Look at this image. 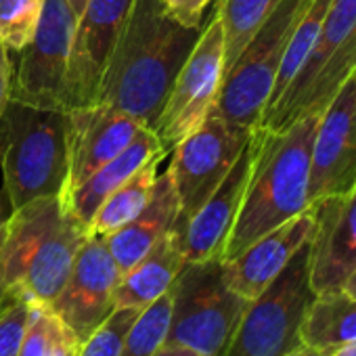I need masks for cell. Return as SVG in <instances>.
Masks as SVG:
<instances>
[{
	"mask_svg": "<svg viewBox=\"0 0 356 356\" xmlns=\"http://www.w3.org/2000/svg\"><path fill=\"white\" fill-rule=\"evenodd\" d=\"M0 168L13 210L67 183V111L9 101L0 113Z\"/></svg>",
	"mask_w": 356,
	"mask_h": 356,
	"instance_id": "277c9868",
	"label": "cell"
},
{
	"mask_svg": "<svg viewBox=\"0 0 356 356\" xmlns=\"http://www.w3.org/2000/svg\"><path fill=\"white\" fill-rule=\"evenodd\" d=\"M13 212H15V210H13V206H11V202H9L7 193H5V191H0V229L7 227V222L11 220Z\"/></svg>",
	"mask_w": 356,
	"mask_h": 356,
	"instance_id": "836d02e7",
	"label": "cell"
},
{
	"mask_svg": "<svg viewBox=\"0 0 356 356\" xmlns=\"http://www.w3.org/2000/svg\"><path fill=\"white\" fill-rule=\"evenodd\" d=\"M172 296L170 291L149 306H145L128 329L120 356H155V352L163 346L168 325H170Z\"/></svg>",
	"mask_w": 356,
	"mask_h": 356,
	"instance_id": "d4e9b609",
	"label": "cell"
},
{
	"mask_svg": "<svg viewBox=\"0 0 356 356\" xmlns=\"http://www.w3.org/2000/svg\"><path fill=\"white\" fill-rule=\"evenodd\" d=\"M214 0H161L163 11L178 24L187 28H202L206 9Z\"/></svg>",
	"mask_w": 356,
	"mask_h": 356,
	"instance_id": "f546056e",
	"label": "cell"
},
{
	"mask_svg": "<svg viewBox=\"0 0 356 356\" xmlns=\"http://www.w3.org/2000/svg\"><path fill=\"white\" fill-rule=\"evenodd\" d=\"M88 237L90 229L70 210L63 195L17 208L0 250V287L30 304L51 306Z\"/></svg>",
	"mask_w": 356,
	"mask_h": 356,
	"instance_id": "3957f363",
	"label": "cell"
},
{
	"mask_svg": "<svg viewBox=\"0 0 356 356\" xmlns=\"http://www.w3.org/2000/svg\"><path fill=\"white\" fill-rule=\"evenodd\" d=\"M185 264L187 258L183 252L181 229L174 220L172 229L120 277L115 287V308L143 310L170 291Z\"/></svg>",
	"mask_w": 356,
	"mask_h": 356,
	"instance_id": "ffe728a7",
	"label": "cell"
},
{
	"mask_svg": "<svg viewBox=\"0 0 356 356\" xmlns=\"http://www.w3.org/2000/svg\"><path fill=\"white\" fill-rule=\"evenodd\" d=\"M78 350H80V343L78 339L63 327V333L53 350V356H78Z\"/></svg>",
	"mask_w": 356,
	"mask_h": 356,
	"instance_id": "1f68e13d",
	"label": "cell"
},
{
	"mask_svg": "<svg viewBox=\"0 0 356 356\" xmlns=\"http://www.w3.org/2000/svg\"><path fill=\"white\" fill-rule=\"evenodd\" d=\"M202 30L204 26L187 28L174 22L163 11L161 0H134L95 101L107 103L153 130Z\"/></svg>",
	"mask_w": 356,
	"mask_h": 356,
	"instance_id": "6da1fadb",
	"label": "cell"
},
{
	"mask_svg": "<svg viewBox=\"0 0 356 356\" xmlns=\"http://www.w3.org/2000/svg\"><path fill=\"white\" fill-rule=\"evenodd\" d=\"M356 72V0H331L316 42L287 90L273 103L258 128L279 132L308 113H321Z\"/></svg>",
	"mask_w": 356,
	"mask_h": 356,
	"instance_id": "5b68a950",
	"label": "cell"
},
{
	"mask_svg": "<svg viewBox=\"0 0 356 356\" xmlns=\"http://www.w3.org/2000/svg\"><path fill=\"white\" fill-rule=\"evenodd\" d=\"M354 74H356V72H354Z\"/></svg>",
	"mask_w": 356,
	"mask_h": 356,
	"instance_id": "f35d334b",
	"label": "cell"
},
{
	"mask_svg": "<svg viewBox=\"0 0 356 356\" xmlns=\"http://www.w3.org/2000/svg\"><path fill=\"white\" fill-rule=\"evenodd\" d=\"M145 124L107 103H88L67 109V183L63 200L99 170L120 155Z\"/></svg>",
	"mask_w": 356,
	"mask_h": 356,
	"instance_id": "5bb4252c",
	"label": "cell"
},
{
	"mask_svg": "<svg viewBox=\"0 0 356 356\" xmlns=\"http://www.w3.org/2000/svg\"><path fill=\"white\" fill-rule=\"evenodd\" d=\"M254 130L233 126L212 111L170 153V176L181 204V218H191L225 181Z\"/></svg>",
	"mask_w": 356,
	"mask_h": 356,
	"instance_id": "8fae6325",
	"label": "cell"
},
{
	"mask_svg": "<svg viewBox=\"0 0 356 356\" xmlns=\"http://www.w3.org/2000/svg\"><path fill=\"white\" fill-rule=\"evenodd\" d=\"M5 235H7V227L0 229V250H3V243H5Z\"/></svg>",
	"mask_w": 356,
	"mask_h": 356,
	"instance_id": "74e56055",
	"label": "cell"
},
{
	"mask_svg": "<svg viewBox=\"0 0 356 356\" xmlns=\"http://www.w3.org/2000/svg\"><path fill=\"white\" fill-rule=\"evenodd\" d=\"M316 227V214L310 206L285 225L268 231L241 254L222 262L227 285L248 302L262 293L273 279L287 266L296 252L310 241Z\"/></svg>",
	"mask_w": 356,
	"mask_h": 356,
	"instance_id": "ac0fdd59",
	"label": "cell"
},
{
	"mask_svg": "<svg viewBox=\"0 0 356 356\" xmlns=\"http://www.w3.org/2000/svg\"><path fill=\"white\" fill-rule=\"evenodd\" d=\"M318 115H302L279 132L254 130L256 155L222 262L310 208V157Z\"/></svg>",
	"mask_w": 356,
	"mask_h": 356,
	"instance_id": "7a4b0ae2",
	"label": "cell"
},
{
	"mask_svg": "<svg viewBox=\"0 0 356 356\" xmlns=\"http://www.w3.org/2000/svg\"><path fill=\"white\" fill-rule=\"evenodd\" d=\"M302 346L323 354L356 339V298L346 291L314 296L300 331Z\"/></svg>",
	"mask_w": 356,
	"mask_h": 356,
	"instance_id": "7402d4cb",
	"label": "cell"
},
{
	"mask_svg": "<svg viewBox=\"0 0 356 356\" xmlns=\"http://www.w3.org/2000/svg\"><path fill=\"white\" fill-rule=\"evenodd\" d=\"M30 316V302L11 298L0 308V356H17L26 325Z\"/></svg>",
	"mask_w": 356,
	"mask_h": 356,
	"instance_id": "f1b7e54d",
	"label": "cell"
},
{
	"mask_svg": "<svg viewBox=\"0 0 356 356\" xmlns=\"http://www.w3.org/2000/svg\"><path fill=\"white\" fill-rule=\"evenodd\" d=\"M314 296L308 241L273 283L248 302L222 356H287L302 346L300 331Z\"/></svg>",
	"mask_w": 356,
	"mask_h": 356,
	"instance_id": "ba28073f",
	"label": "cell"
},
{
	"mask_svg": "<svg viewBox=\"0 0 356 356\" xmlns=\"http://www.w3.org/2000/svg\"><path fill=\"white\" fill-rule=\"evenodd\" d=\"M281 0H218L216 11L225 36V74L264 26Z\"/></svg>",
	"mask_w": 356,
	"mask_h": 356,
	"instance_id": "cb8c5ba5",
	"label": "cell"
},
{
	"mask_svg": "<svg viewBox=\"0 0 356 356\" xmlns=\"http://www.w3.org/2000/svg\"><path fill=\"white\" fill-rule=\"evenodd\" d=\"M254 155H256V134L252 132L245 149L241 151V155L225 176V181L208 197V202L187 220L178 214L176 225L181 229V241L187 262L222 260L227 239L231 235V229L235 225L248 187Z\"/></svg>",
	"mask_w": 356,
	"mask_h": 356,
	"instance_id": "2e32d148",
	"label": "cell"
},
{
	"mask_svg": "<svg viewBox=\"0 0 356 356\" xmlns=\"http://www.w3.org/2000/svg\"><path fill=\"white\" fill-rule=\"evenodd\" d=\"M140 310L115 308L82 343L78 356H120L124 337Z\"/></svg>",
	"mask_w": 356,
	"mask_h": 356,
	"instance_id": "4316f807",
	"label": "cell"
},
{
	"mask_svg": "<svg viewBox=\"0 0 356 356\" xmlns=\"http://www.w3.org/2000/svg\"><path fill=\"white\" fill-rule=\"evenodd\" d=\"M287 356H325V354H323V352H318V350H314V348L300 346V348H296L293 352H289Z\"/></svg>",
	"mask_w": 356,
	"mask_h": 356,
	"instance_id": "8d00e7d4",
	"label": "cell"
},
{
	"mask_svg": "<svg viewBox=\"0 0 356 356\" xmlns=\"http://www.w3.org/2000/svg\"><path fill=\"white\" fill-rule=\"evenodd\" d=\"M61 333L63 325L49 306L30 304V316L17 356H53Z\"/></svg>",
	"mask_w": 356,
	"mask_h": 356,
	"instance_id": "83f0119b",
	"label": "cell"
},
{
	"mask_svg": "<svg viewBox=\"0 0 356 356\" xmlns=\"http://www.w3.org/2000/svg\"><path fill=\"white\" fill-rule=\"evenodd\" d=\"M159 153H165V149L161 147L157 134L145 126L120 155H115L113 159L103 163L99 170H95L67 197L70 210L90 229V222H92L97 210L103 206V202L118 187H122L140 165H145L151 157H155Z\"/></svg>",
	"mask_w": 356,
	"mask_h": 356,
	"instance_id": "44dd1931",
	"label": "cell"
},
{
	"mask_svg": "<svg viewBox=\"0 0 356 356\" xmlns=\"http://www.w3.org/2000/svg\"><path fill=\"white\" fill-rule=\"evenodd\" d=\"M120 268L105 243L92 235L80 248L70 279L49 306L61 325L82 343L113 310Z\"/></svg>",
	"mask_w": 356,
	"mask_h": 356,
	"instance_id": "4fadbf2b",
	"label": "cell"
},
{
	"mask_svg": "<svg viewBox=\"0 0 356 356\" xmlns=\"http://www.w3.org/2000/svg\"><path fill=\"white\" fill-rule=\"evenodd\" d=\"M225 78V36L218 11L204 26L189 59L178 72L170 97L153 126L161 147L170 153L212 111Z\"/></svg>",
	"mask_w": 356,
	"mask_h": 356,
	"instance_id": "30bf717a",
	"label": "cell"
},
{
	"mask_svg": "<svg viewBox=\"0 0 356 356\" xmlns=\"http://www.w3.org/2000/svg\"><path fill=\"white\" fill-rule=\"evenodd\" d=\"M312 208L316 227L310 237V285L321 296L339 291L356 268V187Z\"/></svg>",
	"mask_w": 356,
	"mask_h": 356,
	"instance_id": "e0dca14e",
	"label": "cell"
},
{
	"mask_svg": "<svg viewBox=\"0 0 356 356\" xmlns=\"http://www.w3.org/2000/svg\"><path fill=\"white\" fill-rule=\"evenodd\" d=\"M312 0H281L264 26L225 74L212 113L233 126L256 130L270 101L287 42Z\"/></svg>",
	"mask_w": 356,
	"mask_h": 356,
	"instance_id": "52a82bcc",
	"label": "cell"
},
{
	"mask_svg": "<svg viewBox=\"0 0 356 356\" xmlns=\"http://www.w3.org/2000/svg\"><path fill=\"white\" fill-rule=\"evenodd\" d=\"M325 356H356V339L350 341V343H343V346H339V348H335V350H331V352L325 354Z\"/></svg>",
	"mask_w": 356,
	"mask_h": 356,
	"instance_id": "e575fe53",
	"label": "cell"
},
{
	"mask_svg": "<svg viewBox=\"0 0 356 356\" xmlns=\"http://www.w3.org/2000/svg\"><path fill=\"white\" fill-rule=\"evenodd\" d=\"M132 5L134 0H86L70 57L67 109L95 103L103 72Z\"/></svg>",
	"mask_w": 356,
	"mask_h": 356,
	"instance_id": "9a60e30c",
	"label": "cell"
},
{
	"mask_svg": "<svg viewBox=\"0 0 356 356\" xmlns=\"http://www.w3.org/2000/svg\"><path fill=\"white\" fill-rule=\"evenodd\" d=\"M84 7L86 0H44L38 30L13 67V101L67 111V70Z\"/></svg>",
	"mask_w": 356,
	"mask_h": 356,
	"instance_id": "9c48e42d",
	"label": "cell"
},
{
	"mask_svg": "<svg viewBox=\"0 0 356 356\" xmlns=\"http://www.w3.org/2000/svg\"><path fill=\"white\" fill-rule=\"evenodd\" d=\"M165 157V153H159L151 157L145 165H140L128 181L118 187L97 210L92 222H90V233L107 237L109 233L118 231L126 222H130L149 202L155 181H157V165Z\"/></svg>",
	"mask_w": 356,
	"mask_h": 356,
	"instance_id": "603a6c76",
	"label": "cell"
},
{
	"mask_svg": "<svg viewBox=\"0 0 356 356\" xmlns=\"http://www.w3.org/2000/svg\"><path fill=\"white\" fill-rule=\"evenodd\" d=\"M341 291H346L348 296H352V298H356V268L350 273V277L346 279V283H343V287H341Z\"/></svg>",
	"mask_w": 356,
	"mask_h": 356,
	"instance_id": "d590c367",
	"label": "cell"
},
{
	"mask_svg": "<svg viewBox=\"0 0 356 356\" xmlns=\"http://www.w3.org/2000/svg\"><path fill=\"white\" fill-rule=\"evenodd\" d=\"M155 356H202V354H197L195 350H189V348H181V346H161L157 352H155Z\"/></svg>",
	"mask_w": 356,
	"mask_h": 356,
	"instance_id": "d6a6232c",
	"label": "cell"
},
{
	"mask_svg": "<svg viewBox=\"0 0 356 356\" xmlns=\"http://www.w3.org/2000/svg\"><path fill=\"white\" fill-rule=\"evenodd\" d=\"M44 0H0V44L22 53L34 38Z\"/></svg>",
	"mask_w": 356,
	"mask_h": 356,
	"instance_id": "484cf974",
	"label": "cell"
},
{
	"mask_svg": "<svg viewBox=\"0 0 356 356\" xmlns=\"http://www.w3.org/2000/svg\"><path fill=\"white\" fill-rule=\"evenodd\" d=\"M178 214H181V204H178L172 176L165 170L163 174H157L153 193L145 208L130 222L105 237V243L122 275L172 229Z\"/></svg>",
	"mask_w": 356,
	"mask_h": 356,
	"instance_id": "d6986e66",
	"label": "cell"
},
{
	"mask_svg": "<svg viewBox=\"0 0 356 356\" xmlns=\"http://www.w3.org/2000/svg\"><path fill=\"white\" fill-rule=\"evenodd\" d=\"M172 310L165 346L222 356L248 306L225 281L222 260L187 262L170 287Z\"/></svg>",
	"mask_w": 356,
	"mask_h": 356,
	"instance_id": "8992f818",
	"label": "cell"
},
{
	"mask_svg": "<svg viewBox=\"0 0 356 356\" xmlns=\"http://www.w3.org/2000/svg\"><path fill=\"white\" fill-rule=\"evenodd\" d=\"M356 187V74L321 111L310 157V206Z\"/></svg>",
	"mask_w": 356,
	"mask_h": 356,
	"instance_id": "7c38bea8",
	"label": "cell"
},
{
	"mask_svg": "<svg viewBox=\"0 0 356 356\" xmlns=\"http://www.w3.org/2000/svg\"><path fill=\"white\" fill-rule=\"evenodd\" d=\"M11 82H13V63L9 57V49L0 44V113L5 111L11 101Z\"/></svg>",
	"mask_w": 356,
	"mask_h": 356,
	"instance_id": "4dcf8cb0",
	"label": "cell"
}]
</instances>
